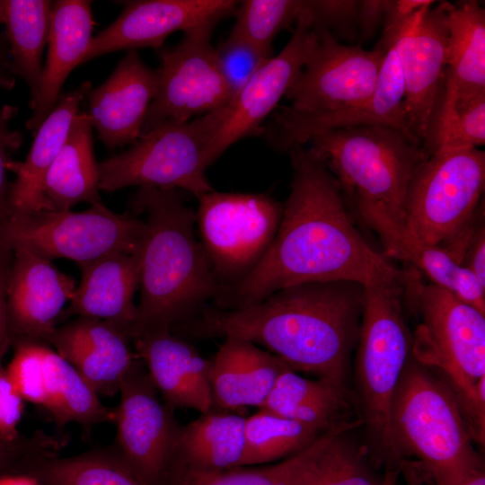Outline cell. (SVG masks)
Masks as SVG:
<instances>
[{
	"instance_id": "d590c367",
	"label": "cell",
	"mask_w": 485,
	"mask_h": 485,
	"mask_svg": "<svg viewBox=\"0 0 485 485\" xmlns=\"http://www.w3.org/2000/svg\"><path fill=\"white\" fill-rule=\"evenodd\" d=\"M325 431L259 409L246 418L243 466L286 459L309 446Z\"/></svg>"
},
{
	"instance_id": "9a60e30c",
	"label": "cell",
	"mask_w": 485,
	"mask_h": 485,
	"mask_svg": "<svg viewBox=\"0 0 485 485\" xmlns=\"http://www.w3.org/2000/svg\"><path fill=\"white\" fill-rule=\"evenodd\" d=\"M317 43L285 97L301 112L360 105L375 91L387 52L340 43L326 29H314Z\"/></svg>"
},
{
	"instance_id": "bcb514c9",
	"label": "cell",
	"mask_w": 485,
	"mask_h": 485,
	"mask_svg": "<svg viewBox=\"0 0 485 485\" xmlns=\"http://www.w3.org/2000/svg\"><path fill=\"white\" fill-rule=\"evenodd\" d=\"M24 401L14 390L0 364V438L15 441L21 437L18 426L23 411Z\"/></svg>"
},
{
	"instance_id": "4316f807",
	"label": "cell",
	"mask_w": 485,
	"mask_h": 485,
	"mask_svg": "<svg viewBox=\"0 0 485 485\" xmlns=\"http://www.w3.org/2000/svg\"><path fill=\"white\" fill-rule=\"evenodd\" d=\"M91 90L84 82L77 89L61 95L54 110L34 134L30 152L23 162L11 160L8 171L15 178L10 183V216H28L50 210L42 192L44 177L61 150L79 107Z\"/></svg>"
},
{
	"instance_id": "d6986e66",
	"label": "cell",
	"mask_w": 485,
	"mask_h": 485,
	"mask_svg": "<svg viewBox=\"0 0 485 485\" xmlns=\"http://www.w3.org/2000/svg\"><path fill=\"white\" fill-rule=\"evenodd\" d=\"M11 247L6 305L12 340L48 345L63 308L74 295L75 283L50 260L24 246Z\"/></svg>"
},
{
	"instance_id": "f907efd6",
	"label": "cell",
	"mask_w": 485,
	"mask_h": 485,
	"mask_svg": "<svg viewBox=\"0 0 485 485\" xmlns=\"http://www.w3.org/2000/svg\"><path fill=\"white\" fill-rule=\"evenodd\" d=\"M15 78L8 42L4 34L0 32V89L12 90L15 85Z\"/></svg>"
},
{
	"instance_id": "7a4b0ae2",
	"label": "cell",
	"mask_w": 485,
	"mask_h": 485,
	"mask_svg": "<svg viewBox=\"0 0 485 485\" xmlns=\"http://www.w3.org/2000/svg\"><path fill=\"white\" fill-rule=\"evenodd\" d=\"M365 287L347 280L279 289L247 307L202 309L179 325L191 337L236 338L281 359L295 372L345 386L358 340Z\"/></svg>"
},
{
	"instance_id": "7dc6e473",
	"label": "cell",
	"mask_w": 485,
	"mask_h": 485,
	"mask_svg": "<svg viewBox=\"0 0 485 485\" xmlns=\"http://www.w3.org/2000/svg\"><path fill=\"white\" fill-rule=\"evenodd\" d=\"M388 0H360L357 8V36L361 43L372 39L384 24Z\"/></svg>"
},
{
	"instance_id": "ffe728a7",
	"label": "cell",
	"mask_w": 485,
	"mask_h": 485,
	"mask_svg": "<svg viewBox=\"0 0 485 485\" xmlns=\"http://www.w3.org/2000/svg\"><path fill=\"white\" fill-rule=\"evenodd\" d=\"M157 84V71L147 66L136 50H128L110 77L90 90L87 114L109 149L133 144L141 137Z\"/></svg>"
},
{
	"instance_id": "5bb4252c",
	"label": "cell",
	"mask_w": 485,
	"mask_h": 485,
	"mask_svg": "<svg viewBox=\"0 0 485 485\" xmlns=\"http://www.w3.org/2000/svg\"><path fill=\"white\" fill-rule=\"evenodd\" d=\"M115 410L116 451L148 485H167L181 427L137 358L123 378Z\"/></svg>"
},
{
	"instance_id": "7c38bea8",
	"label": "cell",
	"mask_w": 485,
	"mask_h": 485,
	"mask_svg": "<svg viewBox=\"0 0 485 485\" xmlns=\"http://www.w3.org/2000/svg\"><path fill=\"white\" fill-rule=\"evenodd\" d=\"M215 26L184 32L174 47L161 48L158 84L142 134L164 122H187L229 104L233 94L210 42Z\"/></svg>"
},
{
	"instance_id": "d6a6232c",
	"label": "cell",
	"mask_w": 485,
	"mask_h": 485,
	"mask_svg": "<svg viewBox=\"0 0 485 485\" xmlns=\"http://www.w3.org/2000/svg\"><path fill=\"white\" fill-rule=\"evenodd\" d=\"M260 409L325 431L345 420L341 418L348 409L345 386L326 378L308 379L287 369Z\"/></svg>"
},
{
	"instance_id": "83f0119b",
	"label": "cell",
	"mask_w": 485,
	"mask_h": 485,
	"mask_svg": "<svg viewBox=\"0 0 485 485\" xmlns=\"http://www.w3.org/2000/svg\"><path fill=\"white\" fill-rule=\"evenodd\" d=\"M447 22L445 93L438 127L454 106L485 94L484 8L476 0L448 2Z\"/></svg>"
},
{
	"instance_id": "ba28073f",
	"label": "cell",
	"mask_w": 485,
	"mask_h": 485,
	"mask_svg": "<svg viewBox=\"0 0 485 485\" xmlns=\"http://www.w3.org/2000/svg\"><path fill=\"white\" fill-rule=\"evenodd\" d=\"M225 107L187 122H164L142 134L130 148L99 163L100 190H183L196 198L213 190L206 175L212 164L208 152Z\"/></svg>"
},
{
	"instance_id": "f6af8a7d",
	"label": "cell",
	"mask_w": 485,
	"mask_h": 485,
	"mask_svg": "<svg viewBox=\"0 0 485 485\" xmlns=\"http://www.w3.org/2000/svg\"><path fill=\"white\" fill-rule=\"evenodd\" d=\"M18 112L12 105H4L0 110V222L4 223L10 216L8 192L10 182L7 180V164L12 160L11 154L22 143V135L10 127Z\"/></svg>"
},
{
	"instance_id": "74e56055",
	"label": "cell",
	"mask_w": 485,
	"mask_h": 485,
	"mask_svg": "<svg viewBox=\"0 0 485 485\" xmlns=\"http://www.w3.org/2000/svg\"><path fill=\"white\" fill-rule=\"evenodd\" d=\"M347 433L330 444L317 475L308 485H397L399 470H387L383 477L375 474L367 463L366 446L353 443Z\"/></svg>"
},
{
	"instance_id": "cb8c5ba5",
	"label": "cell",
	"mask_w": 485,
	"mask_h": 485,
	"mask_svg": "<svg viewBox=\"0 0 485 485\" xmlns=\"http://www.w3.org/2000/svg\"><path fill=\"white\" fill-rule=\"evenodd\" d=\"M78 267L81 280L66 314L108 321L130 338L137 314L134 296L139 289V251L110 253Z\"/></svg>"
},
{
	"instance_id": "8fae6325",
	"label": "cell",
	"mask_w": 485,
	"mask_h": 485,
	"mask_svg": "<svg viewBox=\"0 0 485 485\" xmlns=\"http://www.w3.org/2000/svg\"><path fill=\"white\" fill-rule=\"evenodd\" d=\"M144 231L143 218L114 212L102 203L83 211L10 216L2 226L6 244L24 246L50 260H71L77 265L110 253L138 252Z\"/></svg>"
},
{
	"instance_id": "8d00e7d4",
	"label": "cell",
	"mask_w": 485,
	"mask_h": 485,
	"mask_svg": "<svg viewBox=\"0 0 485 485\" xmlns=\"http://www.w3.org/2000/svg\"><path fill=\"white\" fill-rule=\"evenodd\" d=\"M304 9V0H245L239 2L232 33L263 57H272V41L278 32L296 23Z\"/></svg>"
},
{
	"instance_id": "30bf717a",
	"label": "cell",
	"mask_w": 485,
	"mask_h": 485,
	"mask_svg": "<svg viewBox=\"0 0 485 485\" xmlns=\"http://www.w3.org/2000/svg\"><path fill=\"white\" fill-rule=\"evenodd\" d=\"M197 198L199 242L222 291L261 260L278 229L283 207L262 193L213 190Z\"/></svg>"
},
{
	"instance_id": "d4e9b609",
	"label": "cell",
	"mask_w": 485,
	"mask_h": 485,
	"mask_svg": "<svg viewBox=\"0 0 485 485\" xmlns=\"http://www.w3.org/2000/svg\"><path fill=\"white\" fill-rule=\"evenodd\" d=\"M224 340L210 359L214 409L237 412L248 406L261 408L278 376L291 368L250 341L236 338Z\"/></svg>"
},
{
	"instance_id": "836d02e7",
	"label": "cell",
	"mask_w": 485,
	"mask_h": 485,
	"mask_svg": "<svg viewBox=\"0 0 485 485\" xmlns=\"http://www.w3.org/2000/svg\"><path fill=\"white\" fill-rule=\"evenodd\" d=\"M41 407L60 428L70 423L88 427L115 419V410L105 406L77 370L48 345Z\"/></svg>"
},
{
	"instance_id": "681fc988",
	"label": "cell",
	"mask_w": 485,
	"mask_h": 485,
	"mask_svg": "<svg viewBox=\"0 0 485 485\" xmlns=\"http://www.w3.org/2000/svg\"><path fill=\"white\" fill-rule=\"evenodd\" d=\"M462 266L469 269L485 287V232L483 224L476 230L469 243Z\"/></svg>"
},
{
	"instance_id": "e0dca14e",
	"label": "cell",
	"mask_w": 485,
	"mask_h": 485,
	"mask_svg": "<svg viewBox=\"0 0 485 485\" xmlns=\"http://www.w3.org/2000/svg\"><path fill=\"white\" fill-rule=\"evenodd\" d=\"M234 0H140L125 2L120 15L93 40L82 64L97 57L139 48H162L166 38L234 14Z\"/></svg>"
},
{
	"instance_id": "44dd1931",
	"label": "cell",
	"mask_w": 485,
	"mask_h": 485,
	"mask_svg": "<svg viewBox=\"0 0 485 485\" xmlns=\"http://www.w3.org/2000/svg\"><path fill=\"white\" fill-rule=\"evenodd\" d=\"M132 342L136 355L169 407L199 413L214 408L210 359L190 343L166 328L142 332Z\"/></svg>"
},
{
	"instance_id": "5b68a950",
	"label": "cell",
	"mask_w": 485,
	"mask_h": 485,
	"mask_svg": "<svg viewBox=\"0 0 485 485\" xmlns=\"http://www.w3.org/2000/svg\"><path fill=\"white\" fill-rule=\"evenodd\" d=\"M403 286L365 287L356 347L355 376L360 419L372 462L399 470L402 461L392 436L391 410L398 384L412 357V332L402 313Z\"/></svg>"
},
{
	"instance_id": "603a6c76",
	"label": "cell",
	"mask_w": 485,
	"mask_h": 485,
	"mask_svg": "<svg viewBox=\"0 0 485 485\" xmlns=\"http://www.w3.org/2000/svg\"><path fill=\"white\" fill-rule=\"evenodd\" d=\"M131 342L125 331L108 321L78 317L57 328L48 344L98 394L113 395L138 358Z\"/></svg>"
},
{
	"instance_id": "7402d4cb",
	"label": "cell",
	"mask_w": 485,
	"mask_h": 485,
	"mask_svg": "<svg viewBox=\"0 0 485 485\" xmlns=\"http://www.w3.org/2000/svg\"><path fill=\"white\" fill-rule=\"evenodd\" d=\"M363 221L379 237L387 258L408 263L438 286L485 314V287L466 268L442 248L423 242L405 226L403 219L385 207L353 199Z\"/></svg>"
},
{
	"instance_id": "277c9868",
	"label": "cell",
	"mask_w": 485,
	"mask_h": 485,
	"mask_svg": "<svg viewBox=\"0 0 485 485\" xmlns=\"http://www.w3.org/2000/svg\"><path fill=\"white\" fill-rule=\"evenodd\" d=\"M391 430L401 457L417 458L434 485H460L484 472L455 395L413 357L394 394Z\"/></svg>"
},
{
	"instance_id": "60d3db41",
	"label": "cell",
	"mask_w": 485,
	"mask_h": 485,
	"mask_svg": "<svg viewBox=\"0 0 485 485\" xmlns=\"http://www.w3.org/2000/svg\"><path fill=\"white\" fill-rule=\"evenodd\" d=\"M215 49L220 70L233 98L268 60L232 32Z\"/></svg>"
},
{
	"instance_id": "4dcf8cb0",
	"label": "cell",
	"mask_w": 485,
	"mask_h": 485,
	"mask_svg": "<svg viewBox=\"0 0 485 485\" xmlns=\"http://www.w3.org/2000/svg\"><path fill=\"white\" fill-rule=\"evenodd\" d=\"M246 417L212 409L181 427L172 464L222 471L243 466Z\"/></svg>"
},
{
	"instance_id": "b9f144b4",
	"label": "cell",
	"mask_w": 485,
	"mask_h": 485,
	"mask_svg": "<svg viewBox=\"0 0 485 485\" xmlns=\"http://www.w3.org/2000/svg\"><path fill=\"white\" fill-rule=\"evenodd\" d=\"M357 0H305L304 13L313 29H326L336 36L354 40Z\"/></svg>"
},
{
	"instance_id": "52a82bcc",
	"label": "cell",
	"mask_w": 485,
	"mask_h": 485,
	"mask_svg": "<svg viewBox=\"0 0 485 485\" xmlns=\"http://www.w3.org/2000/svg\"><path fill=\"white\" fill-rule=\"evenodd\" d=\"M308 148L353 199L382 205L404 217L409 181L427 158L403 132L374 124L318 134ZM308 142V143H309Z\"/></svg>"
},
{
	"instance_id": "9c48e42d",
	"label": "cell",
	"mask_w": 485,
	"mask_h": 485,
	"mask_svg": "<svg viewBox=\"0 0 485 485\" xmlns=\"http://www.w3.org/2000/svg\"><path fill=\"white\" fill-rule=\"evenodd\" d=\"M485 153L479 148L435 153L414 169L403 222L419 240L445 248L482 213Z\"/></svg>"
},
{
	"instance_id": "f546056e",
	"label": "cell",
	"mask_w": 485,
	"mask_h": 485,
	"mask_svg": "<svg viewBox=\"0 0 485 485\" xmlns=\"http://www.w3.org/2000/svg\"><path fill=\"white\" fill-rule=\"evenodd\" d=\"M92 128L88 114L79 112L61 150L48 170L42 192L50 210H70L81 202L91 206L102 203Z\"/></svg>"
},
{
	"instance_id": "6da1fadb",
	"label": "cell",
	"mask_w": 485,
	"mask_h": 485,
	"mask_svg": "<svg viewBox=\"0 0 485 485\" xmlns=\"http://www.w3.org/2000/svg\"><path fill=\"white\" fill-rule=\"evenodd\" d=\"M287 152L292 181L276 235L253 270L224 288L214 307H247L279 289L309 282L404 286L406 269L396 268L363 238L325 164L304 146Z\"/></svg>"
},
{
	"instance_id": "c3c4849f",
	"label": "cell",
	"mask_w": 485,
	"mask_h": 485,
	"mask_svg": "<svg viewBox=\"0 0 485 485\" xmlns=\"http://www.w3.org/2000/svg\"><path fill=\"white\" fill-rule=\"evenodd\" d=\"M13 258L12 247L6 243L0 246V364L12 344L6 305V281Z\"/></svg>"
},
{
	"instance_id": "3957f363",
	"label": "cell",
	"mask_w": 485,
	"mask_h": 485,
	"mask_svg": "<svg viewBox=\"0 0 485 485\" xmlns=\"http://www.w3.org/2000/svg\"><path fill=\"white\" fill-rule=\"evenodd\" d=\"M132 208L143 213L140 300L130 339L194 318L221 292L199 240L196 215L179 190L139 188Z\"/></svg>"
},
{
	"instance_id": "2e32d148",
	"label": "cell",
	"mask_w": 485,
	"mask_h": 485,
	"mask_svg": "<svg viewBox=\"0 0 485 485\" xmlns=\"http://www.w3.org/2000/svg\"><path fill=\"white\" fill-rule=\"evenodd\" d=\"M317 40V32L303 12L287 44L257 70L225 107L223 123L209 146L211 163L237 141L263 132L262 122L296 80Z\"/></svg>"
},
{
	"instance_id": "ab89813d",
	"label": "cell",
	"mask_w": 485,
	"mask_h": 485,
	"mask_svg": "<svg viewBox=\"0 0 485 485\" xmlns=\"http://www.w3.org/2000/svg\"><path fill=\"white\" fill-rule=\"evenodd\" d=\"M12 344L13 355L5 367L9 381L24 401L41 406L48 344L23 339H13Z\"/></svg>"
},
{
	"instance_id": "8992f818",
	"label": "cell",
	"mask_w": 485,
	"mask_h": 485,
	"mask_svg": "<svg viewBox=\"0 0 485 485\" xmlns=\"http://www.w3.org/2000/svg\"><path fill=\"white\" fill-rule=\"evenodd\" d=\"M422 278L406 269L402 298L419 321L412 333V357L445 376L463 412L485 376V314Z\"/></svg>"
},
{
	"instance_id": "1f68e13d",
	"label": "cell",
	"mask_w": 485,
	"mask_h": 485,
	"mask_svg": "<svg viewBox=\"0 0 485 485\" xmlns=\"http://www.w3.org/2000/svg\"><path fill=\"white\" fill-rule=\"evenodd\" d=\"M53 4L48 0H0V23L5 26L13 70L30 90L31 109L39 94Z\"/></svg>"
},
{
	"instance_id": "f1b7e54d",
	"label": "cell",
	"mask_w": 485,
	"mask_h": 485,
	"mask_svg": "<svg viewBox=\"0 0 485 485\" xmlns=\"http://www.w3.org/2000/svg\"><path fill=\"white\" fill-rule=\"evenodd\" d=\"M361 425L360 419L342 420L301 452L257 468L203 471L172 464L167 485H308L317 475L322 456L333 439Z\"/></svg>"
},
{
	"instance_id": "e575fe53",
	"label": "cell",
	"mask_w": 485,
	"mask_h": 485,
	"mask_svg": "<svg viewBox=\"0 0 485 485\" xmlns=\"http://www.w3.org/2000/svg\"><path fill=\"white\" fill-rule=\"evenodd\" d=\"M25 473L34 476L40 485H148L116 449L70 457L47 455L32 463Z\"/></svg>"
},
{
	"instance_id": "ac0fdd59",
	"label": "cell",
	"mask_w": 485,
	"mask_h": 485,
	"mask_svg": "<svg viewBox=\"0 0 485 485\" xmlns=\"http://www.w3.org/2000/svg\"><path fill=\"white\" fill-rule=\"evenodd\" d=\"M403 78L393 45L384 57L375 91L368 101L357 106L316 112L281 107L263 133L269 144L281 151L304 146L326 131L363 125L390 126L409 137L403 123Z\"/></svg>"
},
{
	"instance_id": "816d5d0a",
	"label": "cell",
	"mask_w": 485,
	"mask_h": 485,
	"mask_svg": "<svg viewBox=\"0 0 485 485\" xmlns=\"http://www.w3.org/2000/svg\"><path fill=\"white\" fill-rule=\"evenodd\" d=\"M0 485H40V483L29 473L13 472L0 476Z\"/></svg>"
},
{
	"instance_id": "ee69618b",
	"label": "cell",
	"mask_w": 485,
	"mask_h": 485,
	"mask_svg": "<svg viewBox=\"0 0 485 485\" xmlns=\"http://www.w3.org/2000/svg\"><path fill=\"white\" fill-rule=\"evenodd\" d=\"M433 3L430 0H388L383 35L375 47L387 52Z\"/></svg>"
},
{
	"instance_id": "4fadbf2b",
	"label": "cell",
	"mask_w": 485,
	"mask_h": 485,
	"mask_svg": "<svg viewBox=\"0 0 485 485\" xmlns=\"http://www.w3.org/2000/svg\"><path fill=\"white\" fill-rule=\"evenodd\" d=\"M447 4L430 6L394 44L404 84V127L427 157L434 153L445 100Z\"/></svg>"
},
{
	"instance_id": "db71d44e",
	"label": "cell",
	"mask_w": 485,
	"mask_h": 485,
	"mask_svg": "<svg viewBox=\"0 0 485 485\" xmlns=\"http://www.w3.org/2000/svg\"><path fill=\"white\" fill-rule=\"evenodd\" d=\"M4 223L0 222V246L4 244L5 242L3 241V235H2V226Z\"/></svg>"
},
{
	"instance_id": "f35d334b",
	"label": "cell",
	"mask_w": 485,
	"mask_h": 485,
	"mask_svg": "<svg viewBox=\"0 0 485 485\" xmlns=\"http://www.w3.org/2000/svg\"><path fill=\"white\" fill-rule=\"evenodd\" d=\"M484 143L485 94H482L454 106L438 127L433 154L478 148Z\"/></svg>"
},
{
	"instance_id": "7bdbcfd3",
	"label": "cell",
	"mask_w": 485,
	"mask_h": 485,
	"mask_svg": "<svg viewBox=\"0 0 485 485\" xmlns=\"http://www.w3.org/2000/svg\"><path fill=\"white\" fill-rule=\"evenodd\" d=\"M61 445L55 437L40 432L11 442L0 438V476L26 472L36 460L57 454Z\"/></svg>"
},
{
	"instance_id": "484cf974",
	"label": "cell",
	"mask_w": 485,
	"mask_h": 485,
	"mask_svg": "<svg viewBox=\"0 0 485 485\" xmlns=\"http://www.w3.org/2000/svg\"><path fill=\"white\" fill-rule=\"evenodd\" d=\"M93 19L91 2L58 0L54 2L48 33V49L37 101L26 128L33 136L51 113L60 97L61 88L71 71L82 60L93 40Z\"/></svg>"
},
{
	"instance_id": "f5cc1de1",
	"label": "cell",
	"mask_w": 485,
	"mask_h": 485,
	"mask_svg": "<svg viewBox=\"0 0 485 485\" xmlns=\"http://www.w3.org/2000/svg\"><path fill=\"white\" fill-rule=\"evenodd\" d=\"M460 485H485V473L481 472Z\"/></svg>"
}]
</instances>
